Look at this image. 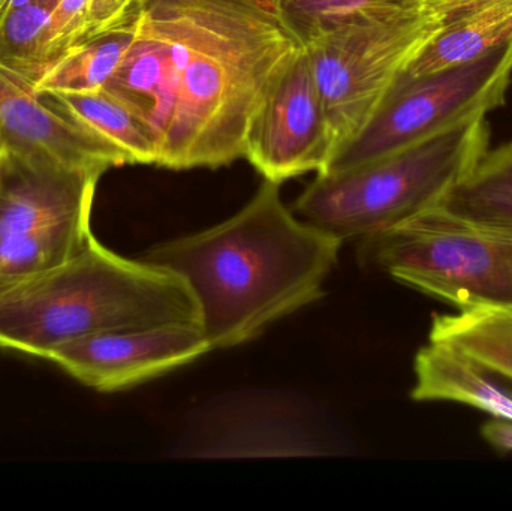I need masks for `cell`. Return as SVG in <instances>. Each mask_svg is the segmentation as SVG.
<instances>
[{
  "instance_id": "6da1fadb",
  "label": "cell",
  "mask_w": 512,
  "mask_h": 511,
  "mask_svg": "<svg viewBox=\"0 0 512 511\" xmlns=\"http://www.w3.org/2000/svg\"><path fill=\"white\" fill-rule=\"evenodd\" d=\"M303 48L274 0H144L104 90L150 129L158 167H224L245 158L265 93Z\"/></svg>"
},
{
  "instance_id": "7402d4cb",
  "label": "cell",
  "mask_w": 512,
  "mask_h": 511,
  "mask_svg": "<svg viewBox=\"0 0 512 511\" xmlns=\"http://www.w3.org/2000/svg\"><path fill=\"white\" fill-rule=\"evenodd\" d=\"M9 0H0V17H2L3 11H5L6 6H8Z\"/></svg>"
},
{
  "instance_id": "d6986e66",
  "label": "cell",
  "mask_w": 512,
  "mask_h": 511,
  "mask_svg": "<svg viewBox=\"0 0 512 511\" xmlns=\"http://www.w3.org/2000/svg\"><path fill=\"white\" fill-rule=\"evenodd\" d=\"M143 6L144 0H60L50 29L53 66L87 42L131 23Z\"/></svg>"
},
{
  "instance_id": "5b68a950",
  "label": "cell",
  "mask_w": 512,
  "mask_h": 511,
  "mask_svg": "<svg viewBox=\"0 0 512 511\" xmlns=\"http://www.w3.org/2000/svg\"><path fill=\"white\" fill-rule=\"evenodd\" d=\"M483 2L370 3L304 44L333 129L336 153L360 134L424 47L454 18Z\"/></svg>"
},
{
  "instance_id": "52a82bcc",
  "label": "cell",
  "mask_w": 512,
  "mask_h": 511,
  "mask_svg": "<svg viewBox=\"0 0 512 511\" xmlns=\"http://www.w3.org/2000/svg\"><path fill=\"white\" fill-rule=\"evenodd\" d=\"M101 176L6 153L0 167V290L62 266L89 245Z\"/></svg>"
},
{
  "instance_id": "e0dca14e",
  "label": "cell",
  "mask_w": 512,
  "mask_h": 511,
  "mask_svg": "<svg viewBox=\"0 0 512 511\" xmlns=\"http://www.w3.org/2000/svg\"><path fill=\"white\" fill-rule=\"evenodd\" d=\"M140 17L111 30L59 60L36 84L38 93H81L104 89L137 36Z\"/></svg>"
},
{
  "instance_id": "44dd1931",
  "label": "cell",
  "mask_w": 512,
  "mask_h": 511,
  "mask_svg": "<svg viewBox=\"0 0 512 511\" xmlns=\"http://www.w3.org/2000/svg\"><path fill=\"white\" fill-rule=\"evenodd\" d=\"M483 437L487 443L502 452H512V422L510 420L493 419L483 428Z\"/></svg>"
},
{
  "instance_id": "30bf717a",
  "label": "cell",
  "mask_w": 512,
  "mask_h": 511,
  "mask_svg": "<svg viewBox=\"0 0 512 511\" xmlns=\"http://www.w3.org/2000/svg\"><path fill=\"white\" fill-rule=\"evenodd\" d=\"M212 345L200 324L170 323L114 330L57 348L48 362L99 392H117L182 368Z\"/></svg>"
},
{
  "instance_id": "9a60e30c",
  "label": "cell",
  "mask_w": 512,
  "mask_h": 511,
  "mask_svg": "<svg viewBox=\"0 0 512 511\" xmlns=\"http://www.w3.org/2000/svg\"><path fill=\"white\" fill-rule=\"evenodd\" d=\"M438 209L472 224L512 231V141L487 150Z\"/></svg>"
},
{
  "instance_id": "ac0fdd59",
  "label": "cell",
  "mask_w": 512,
  "mask_h": 511,
  "mask_svg": "<svg viewBox=\"0 0 512 511\" xmlns=\"http://www.w3.org/2000/svg\"><path fill=\"white\" fill-rule=\"evenodd\" d=\"M60 0H32L0 18V66L36 87L53 62L50 29Z\"/></svg>"
},
{
  "instance_id": "3957f363",
  "label": "cell",
  "mask_w": 512,
  "mask_h": 511,
  "mask_svg": "<svg viewBox=\"0 0 512 511\" xmlns=\"http://www.w3.org/2000/svg\"><path fill=\"white\" fill-rule=\"evenodd\" d=\"M170 323L200 324L186 282L96 237L62 266L0 290V350L35 359L87 336Z\"/></svg>"
},
{
  "instance_id": "2e32d148",
  "label": "cell",
  "mask_w": 512,
  "mask_h": 511,
  "mask_svg": "<svg viewBox=\"0 0 512 511\" xmlns=\"http://www.w3.org/2000/svg\"><path fill=\"white\" fill-rule=\"evenodd\" d=\"M429 339L465 351L493 374L512 381L510 309H459L456 314L435 315Z\"/></svg>"
},
{
  "instance_id": "ba28073f",
  "label": "cell",
  "mask_w": 512,
  "mask_h": 511,
  "mask_svg": "<svg viewBox=\"0 0 512 511\" xmlns=\"http://www.w3.org/2000/svg\"><path fill=\"white\" fill-rule=\"evenodd\" d=\"M511 80L512 38L471 62L393 86L325 173L364 164L472 117L487 116L505 104Z\"/></svg>"
},
{
  "instance_id": "7c38bea8",
  "label": "cell",
  "mask_w": 512,
  "mask_h": 511,
  "mask_svg": "<svg viewBox=\"0 0 512 511\" xmlns=\"http://www.w3.org/2000/svg\"><path fill=\"white\" fill-rule=\"evenodd\" d=\"M414 374V401L456 402L512 422V393L493 380L498 375L453 345L429 339L415 356Z\"/></svg>"
},
{
  "instance_id": "603a6c76",
  "label": "cell",
  "mask_w": 512,
  "mask_h": 511,
  "mask_svg": "<svg viewBox=\"0 0 512 511\" xmlns=\"http://www.w3.org/2000/svg\"><path fill=\"white\" fill-rule=\"evenodd\" d=\"M6 152L0 147V167H2L3 158H5Z\"/></svg>"
},
{
  "instance_id": "9c48e42d",
  "label": "cell",
  "mask_w": 512,
  "mask_h": 511,
  "mask_svg": "<svg viewBox=\"0 0 512 511\" xmlns=\"http://www.w3.org/2000/svg\"><path fill=\"white\" fill-rule=\"evenodd\" d=\"M334 155L333 129L303 48L265 93L249 126L245 158L264 180L280 185L325 173Z\"/></svg>"
},
{
  "instance_id": "ffe728a7",
  "label": "cell",
  "mask_w": 512,
  "mask_h": 511,
  "mask_svg": "<svg viewBox=\"0 0 512 511\" xmlns=\"http://www.w3.org/2000/svg\"><path fill=\"white\" fill-rule=\"evenodd\" d=\"M376 2L420 5L439 0H274L277 11L303 45L351 12Z\"/></svg>"
},
{
  "instance_id": "4fadbf2b",
  "label": "cell",
  "mask_w": 512,
  "mask_h": 511,
  "mask_svg": "<svg viewBox=\"0 0 512 511\" xmlns=\"http://www.w3.org/2000/svg\"><path fill=\"white\" fill-rule=\"evenodd\" d=\"M512 38V0H486L454 18L399 75L394 86L463 65Z\"/></svg>"
},
{
  "instance_id": "5bb4252c",
  "label": "cell",
  "mask_w": 512,
  "mask_h": 511,
  "mask_svg": "<svg viewBox=\"0 0 512 511\" xmlns=\"http://www.w3.org/2000/svg\"><path fill=\"white\" fill-rule=\"evenodd\" d=\"M57 110L113 144L129 165H156L158 147L150 129L107 90L39 93Z\"/></svg>"
},
{
  "instance_id": "8992f818",
  "label": "cell",
  "mask_w": 512,
  "mask_h": 511,
  "mask_svg": "<svg viewBox=\"0 0 512 511\" xmlns=\"http://www.w3.org/2000/svg\"><path fill=\"white\" fill-rule=\"evenodd\" d=\"M369 269L457 309L512 311V231L432 209L360 239Z\"/></svg>"
},
{
  "instance_id": "277c9868",
  "label": "cell",
  "mask_w": 512,
  "mask_h": 511,
  "mask_svg": "<svg viewBox=\"0 0 512 511\" xmlns=\"http://www.w3.org/2000/svg\"><path fill=\"white\" fill-rule=\"evenodd\" d=\"M487 116L346 170L318 174L292 212L339 239H363L441 206L489 150Z\"/></svg>"
},
{
  "instance_id": "7a4b0ae2",
  "label": "cell",
  "mask_w": 512,
  "mask_h": 511,
  "mask_svg": "<svg viewBox=\"0 0 512 511\" xmlns=\"http://www.w3.org/2000/svg\"><path fill=\"white\" fill-rule=\"evenodd\" d=\"M342 243L295 215L279 183L264 180L236 215L161 243L146 260L186 282L212 350H227L318 302Z\"/></svg>"
},
{
  "instance_id": "8fae6325",
  "label": "cell",
  "mask_w": 512,
  "mask_h": 511,
  "mask_svg": "<svg viewBox=\"0 0 512 511\" xmlns=\"http://www.w3.org/2000/svg\"><path fill=\"white\" fill-rule=\"evenodd\" d=\"M0 147L23 161L104 174L129 165L113 144L45 101L32 84L0 66Z\"/></svg>"
}]
</instances>
